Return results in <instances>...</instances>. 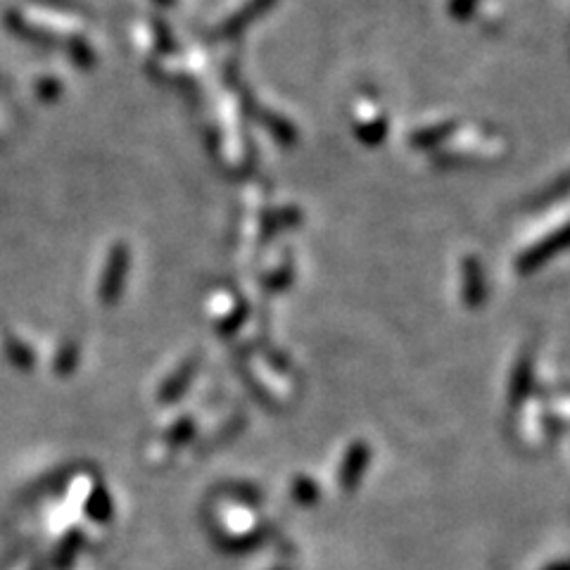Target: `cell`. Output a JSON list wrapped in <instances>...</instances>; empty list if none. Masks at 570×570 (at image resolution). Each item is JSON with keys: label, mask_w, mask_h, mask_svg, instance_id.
<instances>
[{"label": "cell", "mask_w": 570, "mask_h": 570, "mask_svg": "<svg viewBox=\"0 0 570 570\" xmlns=\"http://www.w3.org/2000/svg\"><path fill=\"white\" fill-rule=\"evenodd\" d=\"M371 464V447L366 442H354V445L345 452L340 471H338V483L342 490L354 492L364 480L366 468Z\"/></svg>", "instance_id": "6da1fadb"}, {"label": "cell", "mask_w": 570, "mask_h": 570, "mask_svg": "<svg viewBox=\"0 0 570 570\" xmlns=\"http://www.w3.org/2000/svg\"><path fill=\"white\" fill-rule=\"evenodd\" d=\"M532 361L528 357H523L518 361L516 371H513V380H511V404H521L525 395L530 392L532 385Z\"/></svg>", "instance_id": "7a4b0ae2"}, {"label": "cell", "mask_w": 570, "mask_h": 570, "mask_svg": "<svg viewBox=\"0 0 570 570\" xmlns=\"http://www.w3.org/2000/svg\"><path fill=\"white\" fill-rule=\"evenodd\" d=\"M293 499L300 506H312L319 502V487H316L314 480L297 478L293 483Z\"/></svg>", "instance_id": "3957f363"}, {"label": "cell", "mask_w": 570, "mask_h": 570, "mask_svg": "<svg viewBox=\"0 0 570 570\" xmlns=\"http://www.w3.org/2000/svg\"><path fill=\"white\" fill-rule=\"evenodd\" d=\"M544 570H570V559L568 561H559V563H551Z\"/></svg>", "instance_id": "277c9868"}]
</instances>
